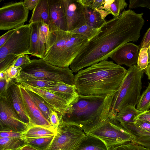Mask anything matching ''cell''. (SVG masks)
<instances>
[{"label": "cell", "mask_w": 150, "mask_h": 150, "mask_svg": "<svg viewBox=\"0 0 150 150\" xmlns=\"http://www.w3.org/2000/svg\"><path fill=\"white\" fill-rule=\"evenodd\" d=\"M143 13L129 9L106 21L100 32L88 42L74 59L70 67L73 73L111 58L120 47L136 42L145 22Z\"/></svg>", "instance_id": "cell-1"}, {"label": "cell", "mask_w": 150, "mask_h": 150, "mask_svg": "<svg viewBox=\"0 0 150 150\" xmlns=\"http://www.w3.org/2000/svg\"><path fill=\"white\" fill-rule=\"evenodd\" d=\"M127 72L112 61L103 60L76 73L74 85L79 95H114Z\"/></svg>", "instance_id": "cell-2"}, {"label": "cell", "mask_w": 150, "mask_h": 150, "mask_svg": "<svg viewBox=\"0 0 150 150\" xmlns=\"http://www.w3.org/2000/svg\"><path fill=\"white\" fill-rule=\"evenodd\" d=\"M114 95L78 94L59 117L67 123L78 126L86 134L109 117Z\"/></svg>", "instance_id": "cell-3"}, {"label": "cell", "mask_w": 150, "mask_h": 150, "mask_svg": "<svg viewBox=\"0 0 150 150\" xmlns=\"http://www.w3.org/2000/svg\"><path fill=\"white\" fill-rule=\"evenodd\" d=\"M88 41L82 36L67 31L50 32L42 59L54 66L69 68Z\"/></svg>", "instance_id": "cell-4"}, {"label": "cell", "mask_w": 150, "mask_h": 150, "mask_svg": "<svg viewBox=\"0 0 150 150\" xmlns=\"http://www.w3.org/2000/svg\"><path fill=\"white\" fill-rule=\"evenodd\" d=\"M144 71L136 64L127 70L120 87L114 95L109 117L115 118L117 113L127 105L135 107L137 105L141 96Z\"/></svg>", "instance_id": "cell-5"}, {"label": "cell", "mask_w": 150, "mask_h": 150, "mask_svg": "<svg viewBox=\"0 0 150 150\" xmlns=\"http://www.w3.org/2000/svg\"><path fill=\"white\" fill-rule=\"evenodd\" d=\"M18 76L37 78L46 80L74 85V75L69 68H61L46 62L42 59H33L21 67Z\"/></svg>", "instance_id": "cell-6"}, {"label": "cell", "mask_w": 150, "mask_h": 150, "mask_svg": "<svg viewBox=\"0 0 150 150\" xmlns=\"http://www.w3.org/2000/svg\"><path fill=\"white\" fill-rule=\"evenodd\" d=\"M86 134L102 140L109 148L134 142L135 136L124 129L115 118L108 117Z\"/></svg>", "instance_id": "cell-7"}, {"label": "cell", "mask_w": 150, "mask_h": 150, "mask_svg": "<svg viewBox=\"0 0 150 150\" xmlns=\"http://www.w3.org/2000/svg\"><path fill=\"white\" fill-rule=\"evenodd\" d=\"M59 119L56 133L47 150H77L87 135L78 126Z\"/></svg>", "instance_id": "cell-8"}, {"label": "cell", "mask_w": 150, "mask_h": 150, "mask_svg": "<svg viewBox=\"0 0 150 150\" xmlns=\"http://www.w3.org/2000/svg\"><path fill=\"white\" fill-rule=\"evenodd\" d=\"M31 32L29 24L18 28L0 47V62L8 55H12L17 57L30 54L31 45Z\"/></svg>", "instance_id": "cell-9"}, {"label": "cell", "mask_w": 150, "mask_h": 150, "mask_svg": "<svg viewBox=\"0 0 150 150\" xmlns=\"http://www.w3.org/2000/svg\"><path fill=\"white\" fill-rule=\"evenodd\" d=\"M29 10L23 1L8 3L0 8V29L10 30L18 28L27 21Z\"/></svg>", "instance_id": "cell-10"}, {"label": "cell", "mask_w": 150, "mask_h": 150, "mask_svg": "<svg viewBox=\"0 0 150 150\" xmlns=\"http://www.w3.org/2000/svg\"><path fill=\"white\" fill-rule=\"evenodd\" d=\"M0 131L23 133L30 126L23 122L15 112L6 91L0 95Z\"/></svg>", "instance_id": "cell-11"}, {"label": "cell", "mask_w": 150, "mask_h": 150, "mask_svg": "<svg viewBox=\"0 0 150 150\" xmlns=\"http://www.w3.org/2000/svg\"><path fill=\"white\" fill-rule=\"evenodd\" d=\"M31 30V47L30 54L43 59L50 32L49 25L39 22L30 23Z\"/></svg>", "instance_id": "cell-12"}, {"label": "cell", "mask_w": 150, "mask_h": 150, "mask_svg": "<svg viewBox=\"0 0 150 150\" xmlns=\"http://www.w3.org/2000/svg\"><path fill=\"white\" fill-rule=\"evenodd\" d=\"M19 85L26 112L30 120V126H40L54 129L40 112L25 88L21 84H19Z\"/></svg>", "instance_id": "cell-13"}, {"label": "cell", "mask_w": 150, "mask_h": 150, "mask_svg": "<svg viewBox=\"0 0 150 150\" xmlns=\"http://www.w3.org/2000/svg\"><path fill=\"white\" fill-rule=\"evenodd\" d=\"M67 26L70 32L86 24L83 6L79 0H63Z\"/></svg>", "instance_id": "cell-14"}, {"label": "cell", "mask_w": 150, "mask_h": 150, "mask_svg": "<svg viewBox=\"0 0 150 150\" xmlns=\"http://www.w3.org/2000/svg\"><path fill=\"white\" fill-rule=\"evenodd\" d=\"M49 12L50 32L61 30L67 31L63 0H48Z\"/></svg>", "instance_id": "cell-15"}, {"label": "cell", "mask_w": 150, "mask_h": 150, "mask_svg": "<svg viewBox=\"0 0 150 150\" xmlns=\"http://www.w3.org/2000/svg\"><path fill=\"white\" fill-rule=\"evenodd\" d=\"M22 85L38 94L53 110L57 112L59 116L65 113L70 104L65 99L52 92L28 85Z\"/></svg>", "instance_id": "cell-16"}, {"label": "cell", "mask_w": 150, "mask_h": 150, "mask_svg": "<svg viewBox=\"0 0 150 150\" xmlns=\"http://www.w3.org/2000/svg\"><path fill=\"white\" fill-rule=\"evenodd\" d=\"M139 49L138 46L128 42L119 48L111 58L118 65L130 67L137 63Z\"/></svg>", "instance_id": "cell-17"}, {"label": "cell", "mask_w": 150, "mask_h": 150, "mask_svg": "<svg viewBox=\"0 0 150 150\" xmlns=\"http://www.w3.org/2000/svg\"><path fill=\"white\" fill-rule=\"evenodd\" d=\"M6 92L15 112L20 119L30 126L19 84L15 80L9 83Z\"/></svg>", "instance_id": "cell-18"}, {"label": "cell", "mask_w": 150, "mask_h": 150, "mask_svg": "<svg viewBox=\"0 0 150 150\" xmlns=\"http://www.w3.org/2000/svg\"><path fill=\"white\" fill-rule=\"evenodd\" d=\"M83 6L86 24L96 28H100L106 23L105 18L110 14L109 12L104 10L95 9L90 7Z\"/></svg>", "instance_id": "cell-19"}, {"label": "cell", "mask_w": 150, "mask_h": 150, "mask_svg": "<svg viewBox=\"0 0 150 150\" xmlns=\"http://www.w3.org/2000/svg\"><path fill=\"white\" fill-rule=\"evenodd\" d=\"M49 7L48 0H39L33 10L29 23L42 22L49 24Z\"/></svg>", "instance_id": "cell-20"}, {"label": "cell", "mask_w": 150, "mask_h": 150, "mask_svg": "<svg viewBox=\"0 0 150 150\" xmlns=\"http://www.w3.org/2000/svg\"><path fill=\"white\" fill-rule=\"evenodd\" d=\"M42 89L64 98L70 104L78 95L74 85L71 86L63 83H60L54 87Z\"/></svg>", "instance_id": "cell-21"}, {"label": "cell", "mask_w": 150, "mask_h": 150, "mask_svg": "<svg viewBox=\"0 0 150 150\" xmlns=\"http://www.w3.org/2000/svg\"><path fill=\"white\" fill-rule=\"evenodd\" d=\"M16 82L22 85H26L41 89L52 87L59 83L37 78L18 76L15 79Z\"/></svg>", "instance_id": "cell-22"}, {"label": "cell", "mask_w": 150, "mask_h": 150, "mask_svg": "<svg viewBox=\"0 0 150 150\" xmlns=\"http://www.w3.org/2000/svg\"><path fill=\"white\" fill-rule=\"evenodd\" d=\"M142 112L137 109L135 107L128 105L117 113L115 119L121 124L134 123L136 118Z\"/></svg>", "instance_id": "cell-23"}, {"label": "cell", "mask_w": 150, "mask_h": 150, "mask_svg": "<svg viewBox=\"0 0 150 150\" xmlns=\"http://www.w3.org/2000/svg\"><path fill=\"white\" fill-rule=\"evenodd\" d=\"M57 129L40 126H30L25 132L22 133L21 138L23 139L54 136Z\"/></svg>", "instance_id": "cell-24"}, {"label": "cell", "mask_w": 150, "mask_h": 150, "mask_svg": "<svg viewBox=\"0 0 150 150\" xmlns=\"http://www.w3.org/2000/svg\"><path fill=\"white\" fill-rule=\"evenodd\" d=\"M77 150H110L101 139L96 137L87 135Z\"/></svg>", "instance_id": "cell-25"}, {"label": "cell", "mask_w": 150, "mask_h": 150, "mask_svg": "<svg viewBox=\"0 0 150 150\" xmlns=\"http://www.w3.org/2000/svg\"><path fill=\"white\" fill-rule=\"evenodd\" d=\"M127 5L125 0H105L104 9L112 14L114 17H117L120 15Z\"/></svg>", "instance_id": "cell-26"}, {"label": "cell", "mask_w": 150, "mask_h": 150, "mask_svg": "<svg viewBox=\"0 0 150 150\" xmlns=\"http://www.w3.org/2000/svg\"><path fill=\"white\" fill-rule=\"evenodd\" d=\"M25 144L21 138H0V150H16Z\"/></svg>", "instance_id": "cell-27"}, {"label": "cell", "mask_w": 150, "mask_h": 150, "mask_svg": "<svg viewBox=\"0 0 150 150\" xmlns=\"http://www.w3.org/2000/svg\"><path fill=\"white\" fill-rule=\"evenodd\" d=\"M25 89L43 115L49 121L51 113L54 110L38 94L30 90Z\"/></svg>", "instance_id": "cell-28"}, {"label": "cell", "mask_w": 150, "mask_h": 150, "mask_svg": "<svg viewBox=\"0 0 150 150\" xmlns=\"http://www.w3.org/2000/svg\"><path fill=\"white\" fill-rule=\"evenodd\" d=\"M103 25L100 28H96L91 27L85 24L69 32L82 36L87 39L89 41L100 32Z\"/></svg>", "instance_id": "cell-29"}, {"label": "cell", "mask_w": 150, "mask_h": 150, "mask_svg": "<svg viewBox=\"0 0 150 150\" xmlns=\"http://www.w3.org/2000/svg\"><path fill=\"white\" fill-rule=\"evenodd\" d=\"M54 136L24 139L26 144L40 150H47L54 138Z\"/></svg>", "instance_id": "cell-30"}, {"label": "cell", "mask_w": 150, "mask_h": 150, "mask_svg": "<svg viewBox=\"0 0 150 150\" xmlns=\"http://www.w3.org/2000/svg\"><path fill=\"white\" fill-rule=\"evenodd\" d=\"M137 109L144 112L150 110V83L146 89L141 95L137 105Z\"/></svg>", "instance_id": "cell-31"}, {"label": "cell", "mask_w": 150, "mask_h": 150, "mask_svg": "<svg viewBox=\"0 0 150 150\" xmlns=\"http://www.w3.org/2000/svg\"><path fill=\"white\" fill-rule=\"evenodd\" d=\"M133 135L135 138L133 143L150 149V132L139 131Z\"/></svg>", "instance_id": "cell-32"}, {"label": "cell", "mask_w": 150, "mask_h": 150, "mask_svg": "<svg viewBox=\"0 0 150 150\" xmlns=\"http://www.w3.org/2000/svg\"><path fill=\"white\" fill-rule=\"evenodd\" d=\"M148 49L147 47L141 48L139 51L137 66L142 70H144L149 63Z\"/></svg>", "instance_id": "cell-33"}, {"label": "cell", "mask_w": 150, "mask_h": 150, "mask_svg": "<svg viewBox=\"0 0 150 150\" xmlns=\"http://www.w3.org/2000/svg\"><path fill=\"white\" fill-rule=\"evenodd\" d=\"M110 150H150L149 149L132 142L112 147Z\"/></svg>", "instance_id": "cell-34"}, {"label": "cell", "mask_w": 150, "mask_h": 150, "mask_svg": "<svg viewBox=\"0 0 150 150\" xmlns=\"http://www.w3.org/2000/svg\"><path fill=\"white\" fill-rule=\"evenodd\" d=\"M22 69L21 67H17L11 66L5 71L6 74V79L9 82L12 80L15 79L21 72Z\"/></svg>", "instance_id": "cell-35"}, {"label": "cell", "mask_w": 150, "mask_h": 150, "mask_svg": "<svg viewBox=\"0 0 150 150\" xmlns=\"http://www.w3.org/2000/svg\"><path fill=\"white\" fill-rule=\"evenodd\" d=\"M129 2L130 9L141 7L147 8L150 10V0H130Z\"/></svg>", "instance_id": "cell-36"}, {"label": "cell", "mask_w": 150, "mask_h": 150, "mask_svg": "<svg viewBox=\"0 0 150 150\" xmlns=\"http://www.w3.org/2000/svg\"><path fill=\"white\" fill-rule=\"evenodd\" d=\"M31 60L29 56L27 55H21L17 57L15 59L11 65L17 67H21L30 63Z\"/></svg>", "instance_id": "cell-37"}, {"label": "cell", "mask_w": 150, "mask_h": 150, "mask_svg": "<svg viewBox=\"0 0 150 150\" xmlns=\"http://www.w3.org/2000/svg\"><path fill=\"white\" fill-rule=\"evenodd\" d=\"M22 133L9 131H0V138H21Z\"/></svg>", "instance_id": "cell-38"}, {"label": "cell", "mask_w": 150, "mask_h": 150, "mask_svg": "<svg viewBox=\"0 0 150 150\" xmlns=\"http://www.w3.org/2000/svg\"><path fill=\"white\" fill-rule=\"evenodd\" d=\"M49 121L53 128L57 129L59 126L60 121L57 112L53 111L50 117Z\"/></svg>", "instance_id": "cell-39"}, {"label": "cell", "mask_w": 150, "mask_h": 150, "mask_svg": "<svg viewBox=\"0 0 150 150\" xmlns=\"http://www.w3.org/2000/svg\"><path fill=\"white\" fill-rule=\"evenodd\" d=\"M150 45V27L147 30L143 37L141 42V48H148Z\"/></svg>", "instance_id": "cell-40"}, {"label": "cell", "mask_w": 150, "mask_h": 150, "mask_svg": "<svg viewBox=\"0 0 150 150\" xmlns=\"http://www.w3.org/2000/svg\"><path fill=\"white\" fill-rule=\"evenodd\" d=\"M18 28L9 30L8 31L1 35L0 37V47L8 39L11 35Z\"/></svg>", "instance_id": "cell-41"}, {"label": "cell", "mask_w": 150, "mask_h": 150, "mask_svg": "<svg viewBox=\"0 0 150 150\" xmlns=\"http://www.w3.org/2000/svg\"><path fill=\"white\" fill-rule=\"evenodd\" d=\"M105 1V0H93L91 5L88 7L95 9L104 10L103 4Z\"/></svg>", "instance_id": "cell-42"}, {"label": "cell", "mask_w": 150, "mask_h": 150, "mask_svg": "<svg viewBox=\"0 0 150 150\" xmlns=\"http://www.w3.org/2000/svg\"><path fill=\"white\" fill-rule=\"evenodd\" d=\"M39 0H25L23 1L24 4L28 10H33Z\"/></svg>", "instance_id": "cell-43"}, {"label": "cell", "mask_w": 150, "mask_h": 150, "mask_svg": "<svg viewBox=\"0 0 150 150\" xmlns=\"http://www.w3.org/2000/svg\"><path fill=\"white\" fill-rule=\"evenodd\" d=\"M9 82L6 79H0V95L6 91Z\"/></svg>", "instance_id": "cell-44"}, {"label": "cell", "mask_w": 150, "mask_h": 150, "mask_svg": "<svg viewBox=\"0 0 150 150\" xmlns=\"http://www.w3.org/2000/svg\"><path fill=\"white\" fill-rule=\"evenodd\" d=\"M137 120L146 121L150 122V113L146 112H143L136 118L135 120Z\"/></svg>", "instance_id": "cell-45"}, {"label": "cell", "mask_w": 150, "mask_h": 150, "mask_svg": "<svg viewBox=\"0 0 150 150\" xmlns=\"http://www.w3.org/2000/svg\"><path fill=\"white\" fill-rule=\"evenodd\" d=\"M19 150H40L30 145L25 144L20 148Z\"/></svg>", "instance_id": "cell-46"}, {"label": "cell", "mask_w": 150, "mask_h": 150, "mask_svg": "<svg viewBox=\"0 0 150 150\" xmlns=\"http://www.w3.org/2000/svg\"><path fill=\"white\" fill-rule=\"evenodd\" d=\"M144 71L148 76V79L150 80V62L149 63L147 67Z\"/></svg>", "instance_id": "cell-47"}, {"label": "cell", "mask_w": 150, "mask_h": 150, "mask_svg": "<svg viewBox=\"0 0 150 150\" xmlns=\"http://www.w3.org/2000/svg\"><path fill=\"white\" fill-rule=\"evenodd\" d=\"M148 53L149 56V63L150 62V45L148 47Z\"/></svg>", "instance_id": "cell-48"}, {"label": "cell", "mask_w": 150, "mask_h": 150, "mask_svg": "<svg viewBox=\"0 0 150 150\" xmlns=\"http://www.w3.org/2000/svg\"><path fill=\"white\" fill-rule=\"evenodd\" d=\"M146 112H148V113H150V110H149V111H147Z\"/></svg>", "instance_id": "cell-49"}, {"label": "cell", "mask_w": 150, "mask_h": 150, "mask_svg": "<svg viewBox=\"0 0 150 150\" xmlns=\"http://www.w3.org/2000/svg\"><path fill=\"white\" fill-rule=\"evenodd\" d=\"M16 150H19V149Z\"/></svg>", "instance_id": "cell-50"}]
</instances>
